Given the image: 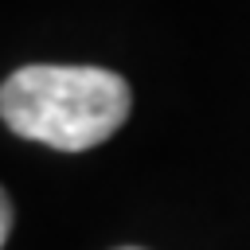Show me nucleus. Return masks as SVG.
Wrapping results in <instances>:
<instances>
[{
  "label": "nucleus",
  "instance_id": "nucleus-1",
  "mask_svg": "<svg viewBox=\"0 0 250 250\" xmlns=\"http://www.w3.org/2000/svg\"><path fill=\"white\" fill-rule=\"evenodd\" d=\"M133 109L129 82L102 66H20L0 82V121L62 152L109 141Z\"/></svg>",
  "mask_w": 250,
  "mask_h": 250
},
{
  "label": "nucleus",
  "instance_id": "nucleus-2",
  "mask_svg": "<svg viewBox=\"0 0 250 250\" xmlns=\"http://www.w3.org/2000/svg\"><path fill=\"white\" fill-rule=\"evenodd\" d=\"M8 234H12V199H8V191L0 188V250H4Z\"/></svg>",
  "mask_w": 250,
  "mask_h": 250
},
{
  "label": "nucleus",
  "instance_id": "nucleus-3",
  "mask_svg": "<svg viewBox=\"0 0 250 250\" xmlns=\"http://www.w3.org/2000/svg\"><path fill=\"white\" fill-rule=\"evenodd\" d=\"M117 250H141V246H117Z\"/></svg>",
  "mask_w": 250,
  "mask_h": 250
}]
</instances>
